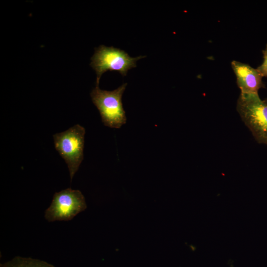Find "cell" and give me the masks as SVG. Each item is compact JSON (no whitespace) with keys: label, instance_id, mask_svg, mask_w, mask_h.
<instances>
[{"label":"cell","instance_id":"ba28073f","mask_svg":"<svg viewBox=\"0 0 267 267\" xmlns=\"http://www.w3.org/2000/svg\"><path fill=\"white\" fill-rule=\"evenodd\" d=\"M263 62L257 69L262 75L263 77H267V44L264 50H263Z\"/></svg>","mask_w":267,"mask_h":267},{"label":"cell","instance_id":"9c48e42d","mask_svg":"<svg viewBox=\"0 0 267 267\" xmlns=\"http://www.w3.org/2000/svg\"><path fill=\"white\" fill-rule=\"evenodd\" d=\"M266 103H267V98L264 100Z\"/></svg>","mask_w":267,"mask_h":267},{"label":"cell","instance_id":"7a4b0ae2","mask_svg":"<svg viewBox=\"0 0 267 267\" xmlns=\"http://www.w3.org/2000/svg\"><path fill=\"white\" fill-rule=\"evenodd\" d=\"M127 83L112 91L102 90L96 86L90 92L94 105L98 110L104 125L120 129L126 123L127 118L122 98Z\"/></svg>","mask_w":267,"mask_h":267},{"label":"cell","instance_id":"3957f363","mask_svg":"<svg viewBox=\"0 0 267 267\" xmlns=\"http://www.w3.org/2000/svg\"><path fill=\"white\" fill-rule=\"evenodd\" d=\"M85 134V129L76 124L53 135L55 148L67 165L71 182L84 158Z\"/></svg>","mask_w":267,"mask_h":267},{"label":"cell","instance_id":"8992f818","mask_svg":"<svg viewBox=\"0 0 267 267\" xmlns=\"http://www.w3.org/2000/svg\"><path fill=\"white\" fill-rule=\"evenodd\" d=\"M231 66L241 93H258L259 89L265 87L263 76L257 69L235 60L232 61Z\"/></svg>","mask_w":267,"mask_h":267},{"label":"cell","instance_id":"5b68a950","mask_svg":"<svg viewBox=\"0 0 267 267\" xmlns=\"http://www.w3.org/2000/svg\"><path fill=\"white\" fill-rule=\"evenodd\" d=\"M86 208L82 193L68 188L55 193L50 206L45 211L44 218L49 222L70 221Z\"/></svg>","mask_w":267,"mask_h":267},{"label":"cell","instance_id":"6da1fadb","mask_svg":"<svg viewBox=\"0 0 267 267\" xmlns=\"http://www.w3.org/2000/svg\"><path fill=\"white\" fill-rule=\"evenodd\" d=\"M237 111L256 141L267 145V103L258 93H240Z\"/></svg>","mask_w":267,"mask_h":267},{"label":"cell","instance_id":"277c9868","mask_svg":"<svg viewBox=\"0 0 267 267\" xmlns=\"http://www.w3.org/2000/svg\"><path fill=\"white\" fill-rule=\"evenodd\" d=\"M145 57H132L124 50L113 46L101 45L95 48L90 65L97 75L96 86H98L100 77L107 71H117L125 76L129 70L136 66L137 60Z\"/></svg>","mask_w":267,"mask_h":267},{"label":"cell","instance_id":"52a82bcc","mask_svg":"<svg viewBox=\"0 0 267 267\" xmlns=\"http://www.w3.org/2000/svg\"><path fill=\"white\" fill-rule=\"evenodd\" d=\"M0 267H55L53 265L43 261L32 259L16 257L11 260L2 265Z\"/></svg>","mask_w":267,"mask_h":267}]
</instances>
